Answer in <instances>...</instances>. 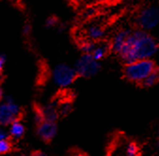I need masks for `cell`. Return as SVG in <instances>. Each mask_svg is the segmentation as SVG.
<instances>
[{"instance_id": "obj_16", "label": "cell", "mask_w": 159, "mask_h": 156, "mask_svg": "<svg viewBox=\"0 0 159 156\" xmlns=\"http://www.w3.org/2000/svg\"><path fill=\"white\" fill-rule=\"evenodd\" d=\"M95 43L94 42L91 41H86L81 44V50L84 54H91V52L93 51L94 47H95Z\"/></svg>"}, {"instance_id": "obj_9", "label": "cell", "mask_w": 159, "mask_h": 156, "mask_svg": "<svg viewBox=\"0 0 159 156\" xmlns=\"http://www.w3.org/2000/svg\"><path fill=\"white\" fill-rule=\"evenodd\" d=\"M85 34H86V37L89 41L95 42H98V41L102 40L105 37L106 30L101 25L92 24V25H89L86 28Z\"/></svg>"}, {"instance_id": "obj_17", "label": "cell", "mask_w": 159, "mask_h": 156, "mask_svg": "<svg viewBox=\"0 0 159 156\" xmlns=\"http://www.w3.org/2000/svg\"><path fill=\"white\" fill-rule=\"evenodd\" d=\"M8 137H9V136H8L7 132L2 128V126H0V141L3 140V139H6V138H8Z\"/></svg>"}, {"instance_id": "obj_7", "label": "cell", "mask_w": 159, "mask_h": 156, "mask_svg": "<svg viewBox=\"0 0 159 156\" xmlns=\"http://www.w3.org/2000/svg\"><path fill=\"white\" fill-rule=\"evenodd\" d=\"M36 129L38 136L45 144H50L57 133V122L45 119L36 123Z\"/></svg>"}, {"instance_id": "obj_20", "label": "cell", "mask_w": 159, "mask_h": 156, "mask_svg": "<svg viewBox=\"0 0 159 156\" xmlns=\"http://www.w3.org/2000/svg\"><path fill=\"white\" fill-rule=\"evenodd\" d=\"M4 65H5V57L0 56V72H1L4 68Z\"/></svg>"}, {"instance_id": "obj_3", "label": "cell", "mask_w": 159, "mask_h": 156, "mask_svg": "<svg viewBox=\"0 0 159 156\" xmlns=\"http://www.w3.org/2000/svg\"><path fill=\"white\" fill-rule=\"evenodd\" d=\"M137 25L141 30L150 31L159 25V8L153 5L141 9L137 17Z\"/></svg>"}, {"instance_id": "obj_23", "label": "cell", "mask_w": 159, "mask_h": 156, "mask_svg": "<svg viewBox=\"0 0 159 156\" xmlns=\"http://www.w3.org/2000/svg\"><path fill=\"white\" fill-rule=\"evenodd\" d=\"M156 149L159 151V139H157V143H156Z\"/></svg>"}, {"instance_id": "obj_14", "label": "cell", "mask_w": 159, "mask_h": 156, "mask_svg": "<svg viewBox=\"0 0 159 156\" xmlns=\"http://www.w3.org/2000/svg\"><path fill=\"white\" fill-rule=\"evenodd\" d=\"M13 149H14V145L9 137L0 141V155L11 152Z\"/></svg>"}, {"instance_id": "obj_10", "label": "cell", "mask_w": 159, "mask_h": 156, "mask_svg": "<svg viewBox=\"0 0 159 156\" xmlns=\"http://www.w3.org/2000/svg\"><path fill=\"white\" fill-rule=\"evenodd\" d=\"M40 110H41L43 119L57 122V120L58 118V110H57V107L54 104L45 105V106L40 108Z\"/></svg>"}, {"instance_id": "obj_13", "label": "cell", "mask_w": 159, "mask_h": 156, "mask_svg": "<svg viewBox=\"0 0 159 156\" xmlns=\"http://www.w3.org/2000/svg\"><path fill=\"white\" fill-rule=\"evenodd\" d=\"M158 81H159V70L156 69L151 74L148 75V77L141 83V85L145 87H151L156 85Z\"/></svg>"}, {"instance_id": "obj_12", "label": "cell", "mask_w": 159, "mask_h": 156, "mask_svg": "<svg viewBox=\"0 0 159 156\" xmlns=\"http://www.w3.org/2000/svg\"><path fill=\"white\" fill-rule=\"evenodd\" d=\"M108 53V46L106 44H95V47L93 51L91 52V56L97 60H102L106 57V56Z\"/></svg>"}, {"instance_id": "obj_25", "label": "cell", "mask_w": 159, "mask_h": 156, "mask_svg": "<svg viewBox=\"0 0 159 156\" xmlns=\"http://www.w3.org/2000/svg\"><path fill=\"white\" fill-rule=\"evenodd\" d=\"M75 156H86V155L83 154V153H78V154H76V155H75Z\"/></svg>"}, {"instance_id": "obj_22", "label": "cell", "mask_w": 159, "mask_h": 156, "mask_svg": "<svg viewBox=\"0 0 159 156\" xmlns=\"http://www.w3.org/2000/svg\"><path fill=\"white\" fill-rule=\"evenodd\" d=\"M3 95H4V91H3L2 87L0 86V102H1V100L3 99Z\"/></svg>"}, {"instance_id": "obj_11", "label": "cell", "mask_w": 159, "mask_h": 156, "mask_svg": "<svg viewBox=\"0 0 159 156\" xmlns=\"http://www.w3.org/2000/svg\"><path fill=\"white\" fill-rule=\"evenodd\" d=\"M25 128L24 126V124L20 121V119L13 121L10 125L9 134L11 138H15V139L21 138L25 135Z\"/></svg>"}, {"instance_id": "obj_18", "label": "cell", "mask_w": 159, "mask_h": 156, "mask_svg": "<svg viewBox=\"0 0 159 156\" xmlns=\"http://www.w3.org/2000/svg\"><path fill=\"white\" fill-rule=\"evenodd\" d=\"M30 156H49V155H47L46 153H44L42 150H33L31 152Z\"/></svg>"}, {"instance_id": "obj_1", "label": "cell", "mask_w": 159, "mask_h": 156, "mask_svg": "<svg viewBox=\"0 0 159 156\" xmlns=\"http://www.w3.org/2000/svg\"><path fill=\"white\" fill-rule=\"evenodd\" d=\"M157 51V41L148 31L141 29L131 30L118 56L126 64L135 60L152 58Z\"/></svg>"}, {"instance_id": "obj_26", "label": "cell", "mask_w": 159, "mask_h": 156, "mask_svg": "<svg viewBox=\"0 0 159 156\" xmlns=\"http://www.w3.org/2000/svg\"><path fill=\"white\" fill-rule=\"evenodd\" d=\"M157 139H159V127H158V130H157Z\"/></svg>"}, {"instance_id": "obj_21", "label": "cell", "mask_w": 159, "mask_h": 156, "mask_svg": "<svg viewBox=\"0 0 159 156\" xmlns=\"http://www.w3.org/2000/svg\"><path fill=\"white\" fill-rule=\"evenodd\" d=\"M30 30H31V26H30V25L26 24V25L24 26V29H23L24 33H25V34H28V33L30 32Z\"/></svg>"}, {"instance_id": "obj_19", "label": "cell", "mask_w": 159, "mask_h": 156, "mask_svg": "<svg viewBox=\"0 0 159 156\" xmlns=\"http://www.w3.org/2000/svg\"><path fill=\"white\" fill-rule=\"evenodd\" d=\"M55 24H56V20L54 18H48L46 21V25L48 27H52L53 25H55Z\"/></svg>"}, {"instance_id": "obj_8", "label": "cell", "mask_w": 159, "mask_h": 156, "mask_svg": "<svg viewBox=\"0 0 159 156\" xmlns=\"http://www.w3.org/2000/svg\"><path fill=\"white\" fill-rule=\"evenodd\" d=\"M131 32V29L128 28H124V29H120L114 34V36L111 39L110 42V49L117 55H119V53L120 52V50L122 49L127 38H128L129 34Z\"/></svg>"}, {"instance_id": "obj_15", "label": "cell", "mask_w": 159, "mask_h": 156, "mask_svg": "<svg viewBox=\"0 0 159 156\" xmlns=\"http://www.w3.org/2000/svg\"><path fill=\"white\" fill-rule=\"evenodd\" d=\"M125 152L127 156H139L140 153V148L137 142H129L126 146Z\"/></svg>"}, {"instance_id": "obj_4", "label": "cell", "mask_w": 159, "mask_h": 156, "mask_svg": "<svg viewBox=\"0 0 159 156\" xmlns=\"http://www.w3.org/2000/svg\"><path fill=\"white\" fill-rule=\"evenodd\" d=\"M101 65L99 60L95 59L90 54H83L76 61L75 70L77 75L82 77H92L100 71Z\"/></svg>"}, {"instance_id": "obj_27", "label": "cell", "mask_w": 159, "mask_h": 156, "mask_svg": "<svg viewBox=\"0 0 159 156\" xmlns=\"http://www.w3.org/2000/svg\"><path fill=\"white\" fill-rule=\"evenodd\" d=\"M20 156H27V155H25V154H23V155H20Z\"/></svg>"}, {"instance_id": "obj_24", "label": "cell", "mask_w": 159, "mask_h": 156, "mask_svg": "<svg viewBox=\"0 0 159 156\" xmlns=\"http://www.w3.org/2000/svg\"><path fill=\"white\" fill-rule=\"evenodd\" d=\"M96 1H98V2H107V1H109V0H96Z\"/></svg>"}, {"instance_id": "obj_5", "label": "cell", "mask_w": 159, "mask_h": 156, "mask_svg": "<svg viewBox=\"0 0 159 156\" xmlns=\"http://www.w3.org/2000/svg\"><path fill=\"white\" fill-rule=\"evenodd\" d=\"M76 72L74 68L67 64L57 65L52 73V78L56 86L59 87H68L76 77Z\"/></svg>"}, {"instance_id": "obj_6", "label": "cell", "mask_w": 159, "mask_h": 156, "mask_svg": "<svg viewBox=\"0 0 159 156\" xmlns=\"http://www.w3.org/2000/svg\"><path fill=\"white\" fill-rule=\"evenodd\" d=\"M20 115V106L11 99L0 103V126H10L13 121L19 119Z\"/></svg>"}, {"instance_id": "obj_2", "label": "cell", "mask_w": 159, "mask_h": 156, "mask_svg": "<svg viewBox=\"0 0 159 156\" xmlns=\"http://www.w3.org/2000/svg\"><path fill=\"white\" fill-rule=\"evenodd\" d=\"M156 69L158 68L155 62L152 58H146L126 63L123 74L125 78L130 82L141 84Z\"/></svg>"}]
</instances>
